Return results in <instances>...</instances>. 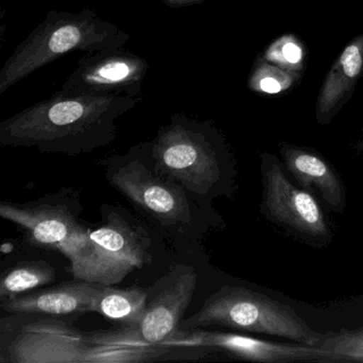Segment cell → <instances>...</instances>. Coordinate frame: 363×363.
<instances>
[{"label": "cell", "instance_id": "obj_1", "mask_svg": "<svg viewBox=\"0 0 363 363\" xmlns=\"http://www.w3.org/2000/svg\"><path fill=\"white\" fill-rule=\"evenodd\" d=\"M174 352L145 341L133 327L84 331L67 320L9 314L0 323V361L10 363H140Z\"/></svg>", "mask_w": 363, "mask_h": 363}, {"label": "cell", "instance_id": "obj_2", "mask_svg": "<svg viewBox=\"0 0 363 363\" xmlns=\"http://www.w3.org/2000/svg\"><path fill=\"white\" fill-rule=\"evenodd\" d=\"M140 97L75 94L61 90L0 123V144L77 156L112 143L116 121Z\"/></svg>", "mask_w": 363, "mask_h": 363}, {"label": "cell", "instance_id": "obj_3", "mask_svg": "<svg viewBox=\"0 0 363 363\" xmlns=\"http://www.w3.org/2000/svg\"><path fill=\"white\" fill-rule=\"evenodd\" d=\"M145 145L154 171L180 184L197 201L211 203L233 194L235 172L230 152L208 121L173 114Z\"/></svg>", "mask_w": 363, "mask_h": 363}, {"label": "cell", "instance_id": "obj_4", "mask_svg": "<svg viewBox=\"0 0 363 363\" xmlns=\"http://www.w3.org/2000/svg\"><path fill=\"white\" fill-rule=\"evenodd\" d=\"M129 40L128 33L91 8L77 12L50 10L0 69V95L65 55L124 48Z\"/></svg>", "mask_w": 363, "mask_h": 363}, {"label": "cell", "instance_id": "obj_5", "mask_svg": "<svg viewBox=\"0 0 363 363\" xmlns=\"http://www.w3.org/2000/svg\"><path fill=\"white\" fill-rule=\"evenodd\" d=\"M211 326L286 337L309 346H320L327 335L313 330L290 306L238 286L218 289L196 313L180 322L179 329L194 330Z\"/></svg>", "mask_w": 363, "mask_h": 363}, {"label": "cell", "instance_id": "obj_6", "mask_svg": "<svg viewBox=\"0 0 363 363\" xmlns=\"http://www.w3.org/2000/svg\"><path fill=\"white\" fill-rule=\"evenodd\" d=\"M101 212L104 223L94 230L89 228L82 242L61 252L71 261L69 271L76 280L116 286L152 262L150 238L123 209L106 207Z\"/></svg>", "mask_w": 363, "mask_h": 363}, {"label": "cell", "instance_id": "obj_7", "mask_svg": "<svg viewBox=\"0 0 363 363\" xmlns=\"http://www.w3.org/2000/svg\"><path fill=\"white\" fill-rule=\"evenodd\" d=\"M260 167L261 214L308 245L328 246L333 233L315 197L291 182L284 163L274 155L261 154Z\"/></svg>", "mask_w": 363, "mask_h": 363}, {"label": "cell", "instance_id": "obj_8", "mask_svg": "<svg viewBox=\"0 0 363 363\" xmlns=\"http://www.w3.org/2000/svg\"><path fill=\"white\" fill-rule=\"evenodd\" d=\"M121 161L123 164H110L106 176L116 190L161 228L182 233L193 226L192 196L180 184L156 173L138 157Z\"/></svg>", "mask_w": 363, "mask_h": 363}, {"label": "cell", "instance_id": "obj_9", "mask_svg": "<svg viewBox=\"0 0 363 363\" xmlns=\"http://www.w3.org/2000/svg\"><path fill=\"white\" fill-rule=\"evenodd\" d=\"M80 210L71 193L50 195L33 203H1L0 216L21 227L33 245L62 252L86 238L89 227L79 220Z\"/></svg>", "mask_w": 363, "mask_h": 363}, {"label": "cell", "instance_id": "obj_10", "mask_svg": "<svg viewBox=\"0 0 363 363\" xmlns=\"http://www.w3.org/2000/svg\"><path fill=\"white\" fill-rule=\"evenodd\" d=\"M165 346L173 350L182 348H203V350H223L243 360L265 363L303 362H339L337 354L330 350H323L320 346L305 344L277 343L257 339L247 335L220 331L180 330L172 339L163 342Z\"/></svg>", "mask_w": 363, "mask_h": 363}, {"label": "cell", "instance_id": "obj_11", "mask_svg": "<svg viewBox=\"0 0 363 363\" xmlns=\"http://www.w3.org/2000/svg\"><path fill=\"white\" fill-rule=\"evenodd\" d=\"M147 61L124 48L84 54L61 90L75 94L140 97Z\"/></svg>", "mask_w": 363, "mask_h": 363}, {"label": "cell", "instance_id": "obj_12", "mask_svg": "<svg viewBox=\"0 0 363 363\" xmlns=\"http://www.w3.org/2000/svg\"><path fill=\"white\" fill-rule=\"evenodd\" d=\"M162 282L156 296L148 299L143 320L135 328L152 344H163L179 331L180 322L196 290L197 273L193 267L178 265Z\"/></svg>", "mask_w": 363, "mask_h": 363}, {"label": "cell", "instance_id": "obj_13", "mask_svg": "<svg viewBox=\"0 0 363 363\" xmlns=\"http://www.w3.org/2000/svg\"><path fill=\"white\" fill-rule=\"evenodd\" d=\"M101 284L76 280L0 301L8 314H39L69 320L93 312Z\"/></svg>", "mask_w": 363, "mask_h": 363}, {"label": "cell", "instance_id": "obj_14", "mask_svg": "<svg viewBox=\"0 0 363 363\" xmlns=\"http://www.w3.org/2000/svg\"><path fill=\"white\" fill-rule=\"evenodd\" d=\"M282 163L303 190L315 193L320 201L337 214L346 208L343 182L325 157L312 148L284 143L280 147Z\"/></svg>", "mask_w": 363, "mask_h": 363}, {"label": "cell", "instance_id": "obj_15", "mask_svg": "<svg viewBox=\"0 0 363 363\" xmlns=\"http://www.w3.org/2000/svg\"><path fill=\"white\" fill-rule=\"evenodd\" d=\"M362 76L363 33L342 50L323 82L315 106L318 124H330L350 101L357 82Z\"/></svg>", "mask_w": 363, "mask_h": 363}, {"label": "cell", "instance_id": "obj_16", "mask_svg": "<svg viewBox=\"0 0 363 363\" xmlns=\"http://www.w3.org/2000/svg\"><path fill=\"white\" fill-rule=\"evenodd\" d=\"M148 299L147 289L140 286L116 289L101 284L95 297L93 312L118 323L120 326L138 328L145 314Z\"/></svg>", "mask_w": 363, "mask_h": 363}, {"label": "cell", "instance_id": "obj_17", "mask_svg": "<svg viewBox=\"0 0 363 363\" xmlns=\"http://www.w3.org/2000/svg\"><path fill=\"white\" fill-rule=\"evenodd\" d=\"M57 269L45 261L22 262L10 267L0 281V301H9L31 290L52 284Z\"/></svg>", "mask_w": 363, "mask_h": 363}, {"label": "cell", "instance_id": "obj_18", "mask_svg": "<svg viewBox=\"0 0 363 363\" xmlns=\"http://www.w3.org/2000/svg\"><path fill=\"white\" fill-rule=\"evenodd\" d=\"M301 78V75L286 71L260 57L252 67L248 86L260 95H279L292 89Z\"/></svg>", "mask_w": 363, "mask_h": 363}, {"label": "cell", "instance_id": "obj_19", "mask_svg": "<svg viewBox=\"0 0 363 363\" xmlns=\"http://www.w3.org/2000/svg\"><path fill=\"white\" fill-rule=\"evenodd\" d=\"M261 58L291 73L303 76L306 63L305 45L294 35H284L267 46Z\"/></svg>", "mask_w": 363, "mask_h": 363}, {"label": "cell", "instance_id": "obj_20", "mask_svg": "<svg viewBox=\"0 0 363 363\" xmlns=\"http://www.w3.org/2000/svg\"><path fill=\"white\" fill-rule=\"evenodd\" d=\"M320 347L335 352L342 361H363V327L326 335Z\"/></svg>", "mask_w": 363, "mask_h": 363}, {"label": "cell", "instance_id": "obj_21", "mask_svg": "<svg viewBox=\"0 0 363 363\" xmlns=\"http://www.w3.org/2000/svg\"><path fill=\"white\" fill-rule=\"evenodd\" d=\"M165 5L171 8H184L191 7V6L199 5V4L206 3L209 0H160Z\"/></svg>", "mask_w": 363, "mask_h": 363}, {"label": "cell", "instance_id": "obj_22", "mask_svg": "<svg viewBox=\"0 0 363 363\" xmlns=\"http://www.w3.org/2000/svg\"><path fill=\"white\" fill-rule=\"evenodd\" d=\"M354 148H356L357 152H358L361 156H363V138L356 144Z\"/></svg>", "mask_w": 363, "mask_h": 363}]
</instances>
